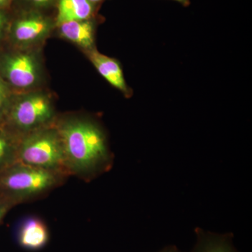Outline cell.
I'll use <instances>...</instances> for the list:
<instances>
[{
	"label": "cell",
	"instance_id": "cell-1",
	"mask_svg": "<svg viewBox=\"0 0 252 252\" xmlns=\"http://www.w3.org/2000/svg\"><path fill=\"white\" fill-rule=\"evenodd\" d=\"M55 125L62 142L68 175L87 181L110 170L114 157L99 124L89 119L69 118Z\"/></svg>",
	"mask_w": 252,
	"mask_h": 252
},
{
	"label": "cell",
	"instance_id": "cell-2",
	"mask_svg": "<svg viewBox=\"0 0 252 252\" xmlns=\"http://www.w3.org/2000/svg\"><path fill=\"white\" fill-rule=\"evenodd\" d=\"M67 176L16 162L0 174V196L17 204L41 196Z\"/></svg>",
	"mask_w": 252,
	"mask_h": 252
},
{
	"label": "cell",
	"instance_id": "cell-3",
	"mask_svg": "<svg viewBox=\"0 0 252 252\" xmlns=\"http://www.w3.org/2000/svg\"><path fill=\"white\" fill-rule=\"evenodd\" d=\"M16 162L69 176L62 142L55 123L20 137Z\"/></svg>",
	"mask_w": 252,
	"mask_h": 252
},
{
	"label": "cell",
	"instance_id": "cell-4",
	"mask_svg": "<svg viewBox=\"0 0 252 252\" xmlns=\"http://www.w3.org/2000/svg\"><path fill=\"white\" fill-rule=\"evenodd\" d=\"M55 112L51 99L41 94L23 96L10 106L5 121L18 139L54 124Z\"/></svg>",
	"mask_w": 252,
	"mask_h": 252
},
{
	"label": "cell",
	"instance_id": "cell-5",
	"mask_svg": "<svg viewBox=\"0 0 252 252\" xmlns=\"http://www.w3.org/2000/svg\"><path fill=\"white\" fill-rule=\"evenodd\" d=\"M2 71L10 84L18 89L31 88L39 79L37 62L32 55L24 53L6 56Z\"/></svg>",
	"mask_w": 252,
	"mask_h": 252
},
{
	"label": "cell",
	"instance_id": "cell-6",
	"mask_svg": "<svg viewBox=\"0 0 252 252\" xmlns=\"http://www.w3.org/2000/svg\"><path fill=\"white\" fill-rule=\"evenodd\" d=\"M89 56L97 72L109 84L120 91L126 97L132 95V89L127 86L122 65L117 60L100 54L94 49L91 50Z\"/></svg>",
	"mask_w": 252,
	"mask_h": 252
},
{
	"label": "cell",
	"instance_id": "cell-7",
	"mask_svg": "<svg viewBox=\"0 0 252 252\" xmlns=\"http://www.w3.org/2000/svg\"><path fill=\"white\" fill-rule=\"evenodd\" d=\"M51 23L39 14H30L18 19L13 27L15 40L21 44H30L42 39L49 33Z\"/></svg>",
	"mask_w": 252,
	"mask_h": 252
},
{
	"label": "cell",
	"instance_id": "cell-8",
	"mask_svg": "<svg viewBox=\"0 0 252 252\" xmlns=\"http://www.w3.org/2000/svg\"><path fill=\"white\" fill-rule=\"evenodd\" d=\"M47 226L44 221L36 217H30L23 220L18 230V243L28 250H39L49 241Z\"/></svg>",
	"mask_w": 252,
	"mask_h": 252
},
{
	"label": "cell",
	"instance_id": "cell-9",
	"mask_svg": "<svg viewBox=\"0 0 252 252\" xmlns=\"http://www.w3.org/2000/svg\"><path fill=\"white\" fill-rule=\"evenodd\" d=\"M60 32L63 37L84 49H93L94 40V26L91 20L70 21L59 25Z\"/></svg>",
	"mask_w": 252,
	"mask_h": 252
},
{
	"label": "cell",
	"instance_id": "cell-10",
	"mask_svg": "<svg viewBox=\"0 0 252 252\" xmlns=\"http://www.w3.org/2000/svg\"><path fill=\"white\" fill-rule=\"evenodd\" d=\"M94 6L89 0H59L57 25L70 21L90 20Z\"/></svg>",
	"mask_w": 252,
	"mask_h": 252
},
{
	"label": "cell",
	"instance_id": "cell-11",
	"mask_svg": "<svg viewBox=\"0 0 252 252\" xmlns=\"http://www.w3.org/2000/svg\"><path fill=\"white\" fill-rule=\"evenodd\" d=\"M197 242L192 252H237L233 246L232 235H220L195 229Z\"/></svg>",
	"mask_w": 252,
	"mask_h": 252
},
{
	"label": "cell",
	"instance_id": "cell-12",
	"mask_svg": "<svg viewBox=\"0 0 252 252\" xmlns=\"http://www.w3.org/2000/svg\"><path fill=\"white\" fill-rule=\"evenodd\" d=\"M18 140L16 136L0 130V174L16 162Z\"/></svg>",
	"mask_w": 252,
	"mask_h": 252
},
{
	"label": "cell",
	"instance_id": "cell-13",
	"mask_svg": "<svg viewBox=\"0 0 252 252\" xmlns=\"http://www.w3.org/2000/svg\"><path fill=\"white\" fill-rule=\"evenodd\" d=\"M10 106L7 89L4 81L0 78V124L6 119Z\"/></svg>",
	"mask_w": 252,
	"mask_h": 252
},
{
	"label": "cell",
	"instance_id": "cell-14",
	"mask_svg": "<svg viewBox=\"0 0 252 252\" xmlns=\"http://www.w3.org/2000/svg\"><path fill=\"white\" fill-rule=\"evenodd\" d=\"M14 206V204L11 203V202L3 197L0 196V222L1 221L6 213L9 212L10 209L12 208Z\"/></svg>",
	"mask_w": 252,
	"mask_h": 252
},
{
	"label": "cell",
	"instance_id": "cell-15",
	"mask_svg": "<svg viewBox=\"0 0 252 252\" xmlns=\"http://www.w3.org/2000/svg\"><path fill=\"white\" fill-rule=\"evenodd\" d=\"M29 1L37 6H44V5L49 4L53 0H29Z\"/></svg>",
	"mask_w": 252,
	"mask_h": 252
},
{
	"label": "cell",
	"instance_id": "cell-16",
	"mask_svg": "<svg viewBox=\"0 0 252 252\" xmlns=\"http://www.w3.org/2000/svg\"><path fill=\"white\" fill-rule=\"evenodd\" d=\"M159 252H181L180 250L177 248L173 246L167 247V248L164 249L162 251Z\"/></svg>",
	"mask_w": 252,
	"mask_h": 252
},
{
	"label": "cell",
	"instance_id": "cell-17",
	"mask_svg": "<svg viewBox=\"0 0 252 252\" xmlns=\"http://www.w3.org/2000/svg\"><path fill=\"white\" fill-rule=\"evenodd\" d=\"M173 1H177L185 6H188L190 4V0H173Z\"/></svg>",
	"mask_w": 252,
	"mask_h": 252
},
{
	"label": "cell",
	"instance_id": "cell-18",
	"mask_svg": "<svg viewBox=\"0 0 252 252\" xmlns=\"http://www.w3.org/2000/svg\"><path fill=\"white\" fill-rule=\"evenodd\" d=\"M3 24H4V18H3L2 15L0 13V32H1V28L3 27Z\"/></svg>",
	"mask_w": 252,
	"mask_h": 252
},
{
	"label": "cell",
	"instance_id": "cell-19",
	"mask_svg": "<svg viewBox=\"0 0 252 252\" xmlns=\"http://www.w3.org/2000/svg\"><path fill=\"white\" fill-rule=\"evenodd\" d=\"M91 2H92L93 4H97V3L101 2V1H104V0H89Z\"/></svg>",
	"mask_w": 252,
	"mask_h": 252
},
{
	"label": "cell",
	"instance_id": "cell-20",
	"mask_svg": "<svg viewBox=\"0 0 252 252\" xmlns=\"http://www.w3.org/2000/svg\"><path fill=\"white\" fill-rule=\"evenodd\" d=\"M8 0H0V4H4L7 2Z\"/></svg>",
	"mask_w": 252,
	"mask_h": 252
}]
</instances>
